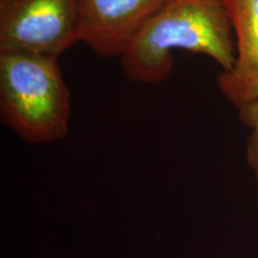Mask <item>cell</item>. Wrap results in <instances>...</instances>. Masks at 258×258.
<instances>
[{
    "mask_svg": "<svg viewBox=\"0 0 258 258\" xmlns=\"http://www.w3.org/2000/svg\"><path fill=\"white\" fill-rule=\"evenodd\" d=\"M188 50L212 57L230 72L235 40L224 0H171L141 29L121 56L127 79L157 85L173 70V51Z\"/></svg>",
    "mask_w": 258,
    "mask_h": 258,
    "instance_id": "cell-1",
    "label": "cell"
},
{
    "mask_svg": "<svg viewBox=\"0 0 258 258\" xmlns=\"http://www.w3.org/2000/svg\"><path fill=\"white\" fill-rule=\"evenodd\" d=\"M71 92L57 59L0 53L2 122L29 144H48L69 134Z\"/></svg>",
    "mask_w": 258,
    "mask_h": 258,
    "instance_id": "cell-2",
    "label": "cell"
},
{
    "mask_svg": "<svg viewBox=\"0 0 258 258\" xmlns=\"http://www.w3.org/2000/svg\"><path fill=\"white\" fill-rule=\"evenodd\" d=\"M80 27L79 0H0V53L59 59Z\"/></svg>",
    "mask_w": 258,
    "mask_h": 258,
    "instance_id": "cell-3",
    "label": "cell"
},
{
    "mask_svg": "<svg viewBox=\"0 0 258 258\" xmlns=\"http://www.w3.org/2000/svg\"><path fill=\"white\" fill-rule=\"evenodd\" d=\"M171 0H79L82 42L101 57L122 56Z\"/></svg>",
    "mask_w": 258,
    "mask_h": 258,
    "instance_id": "cell-4",
    "label": "cell"
},
{
    "mask_svg": "<svg viewBox=\"0 0 258 258\" xmlns=\"http://www.w3.org/2000/svg\"><path fill=\"white\" fill-rule=\"evenodd\" d=\"M235 40V62L218 86L238 109L258 99V0H224Z\"/></svg>",
    "mask_w": 258,
    "mask_h": 258,
    "instance_id": "cell-5",
    "label": "cell"
},
{
    "mask_svg": "<svg viewBox=\"0 0 258 258\" xmlns=\"http://www.w3.org/2000/svg\"><path fill=\"white\" fill-rule=\"evenodd\" d=\"M238 110L241 123L250 129L246 145V160L258 180V99L241 106Z\"/></svg>",
    "mask_w": 258,
    "mask_h": 258,
    "instance_id": "cell-6",
    "label": "cell"
}]
</instances>
